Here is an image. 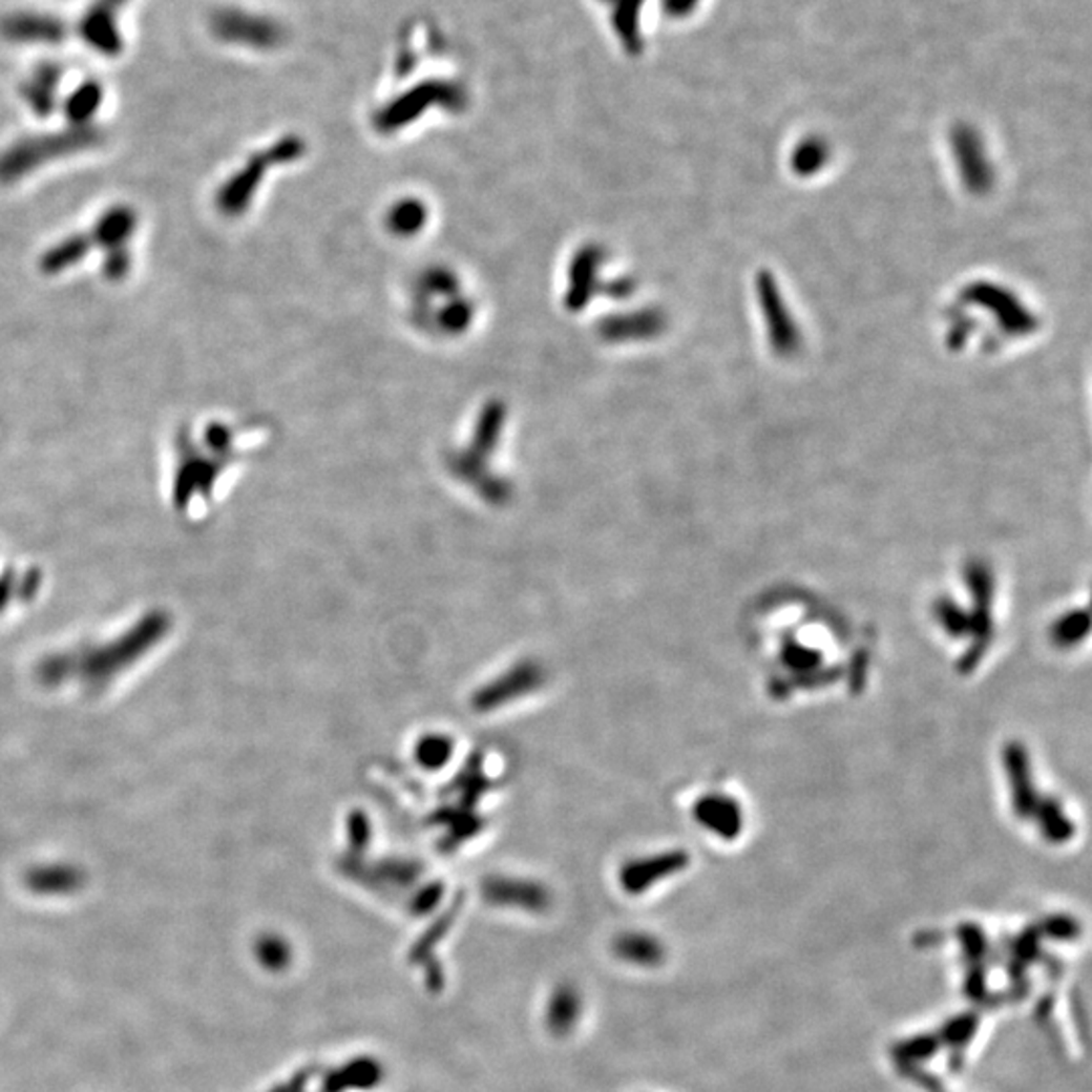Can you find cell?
<instances>
[{
	"instance_id": "e0dca14e",
	"label": "cell",
	"mask_w": 1092,
	"mask_h": 1092,
	"mask_svg": "<svg viewBox=\"0 0 1092 1092\" xmlns=\"http://www.w3.org/2000/svg\"><path fill=\"white\" fill-rule=\"evenodd\" d=\"M785 662L795 668V670H812L816 664H819V654L816 652H810L801 646H790L785 650Z\"/></svg>"
},
{
	"instance_id": "6da1fadb",
	"label": "cell",
	"mask_w": 1092,
	"mask_h": 1092,
	"mask_svg": "<svg viewBox=\"0 0 1092 1092\" xmlns=\"http://www.w3.org/2000/svg\"><path fill=\"white\" fill-rule=\"evenodd\" d=\"M128 0H96L83 15L80 33L83 41L104 55L122 51V35L118 30V10Z\"/></svg>"
},
{
	"instance_id": "9a60e30c",
	"label": "cell",
	"mask_w": 1092,
	"mask_h": 1092,
	"mask_svg": "<svg viewBox=\"0 0 1092 1092\" xmlns=\"http://www.w3.org/2000/svg\"><path fill=\"white\" fill-rule=\"evenodd\" d=\"M100 98H102V91L96 83H85L82 85L76 96H71L69 100V113L78 120L85 118L87 113H91L93 109L98 108L100 104Z\"/></svg>"
},
{
	"instance_id": "8fae6325",
	"label": "cell",
	"mask_w": 1092,
	"mask_h": 1092,
	"mask_svg": "<svg viewBox=\"0 0 1092 1092\" xmlns=\"http://www.w3.org/2000/svg\"><path fill=\"white\" fill-rule=\"evenodd\" d=\"M1042 832L1052 842H1066L1072 836V823L1066 819L1060 805L1054 799L1037 801L1036 812Z\"/></svg>"
},
{
	"instance_id": "7a4b0ae2",
	"label": "cell",
	"mask_w": 1092,
	"mask_h": 1092,
	"mask_svg": "<svg viewBox=\"0 0 1092 1092\" xmlns=\"http://www.w3.org/2000/svg\"><path fill=\"white\" fill-rule=\"evenodd\" d=\"M967 581H969V587H971V593H973V600H975V611L971 617V631L975 633V646L969 650V655L965 657V662L961 664L963 670H971L980 657H982L983 650L989 642V633H991V617H989V603H991V576L983 569L982 565H975L969 569L967 574Z\"/></svg>"
},
{
	"instance_id": "5b68a950",
	"label": "cell",
	"mask_w": 1092,
	"mask_h": 1092,
	"mask_svg": "<svg viewBox=\"0 0 1092 1092\" xmlns=\"http://www.w3.org/2000/svg\"><path fill=\"white\" fill-rule=\"evenodd\" d=\"M696 816L702 825H707L716 836L720 838H737L742 825V816L737 801L731 797H707L698 803Z\"/></svg>"
},
{
	"instance_id": "7c38bea8",
	"label": "cell",
	"mask_w": 1092,
	"mask_h": 1092,
	"mask_svg": "<svg viewBox=\"0 0 1092 1092\" xmlns=\"http://www.w3.org/2000/svg\"><path fill=\"white\" fill-rule=\"evenodd\" d=\"M1087 633H1089V613L1087 611H1072V613H1068L1065 620H1060L1052 629L1054 642L1058 646H1063V648L1074 646Z\"/></svg>"
},
{
	"instance_id": "52a82bcc",
	"label": "cell",
	"mask_w": 1092,
	"mask_h": 1092,
	"mask_svg": "<svg viewBox=\"0 0 1092 1092\" xmlns=\"http://www.w3.org/2000/svg\"><path fill=\"white\" fill-rule=\"evenodd\" d=\"M213 28L220 39L233 41V43H266L270 39V33L266 27L259 25L255 19H249L246 15L223 10L213 17Z\"/></svg>"
},
{
	"instance_id": "30bf717a",
	"label": "cell",
	"mask_w": 1092,
	"mask_h": 1092,
	"mask_svg": "<svg viewBox=\"0 0 1092 1092\" xmlns=\"http://www.w3.org/2000/svg\"><path fill=\"white\" fill-rule=\"evenodd\" d=\"M686 858L682 854H672V856H664L659 860H652L639 868H633L629 870L626 876V884H628L631 890H644L646 886H650L654 880L666 876V874L674 873L678 868H682Z\"/></svg>"
},
{
	"instance_id": "9c48e42d",
	"label": "cell",
	"mask_w": 1092,
	"mask_h": 1092,
	"mask_svg": "<svg viewBox=\"0 0 1092 1092\" xmlns=\"http://www.w3.org/2000/svg\"><path fill=\"white\" fill-rule=\"evenodd\" d=\"M381 1066L373 1060H358L353 1065L344 1066L336 1076L330 1080L332 1092L346 1091V1089H373L381 1080Z\"/></svg>"
},
{
	"instance_id": "4fadbf2b",
	"label": "cell",
	"mask_w": 1092,
	"mask_h": 1092,
	"mask_svg": "<svg viewBox=\"0 0 1092 1092\" xmlns=\"http://www.w3.org/2000/svg\"><path fill=\"white\" fill-rule=\"evenodd\" d=\"M59 82V69L54 65H43L41 71L35 76L33 83L28 85V98L39 111H45L49 106V98L55 85Z\"/></svg>"
},
{
	"instance_id": "8992f818",
	"label": "cell",
	"mask_w": 1092,
	"mask_h": 1092,
	"mask_svg": "<svg viewBox=\"0 0 1092 1092\" xmlns=\"http://www.w3.org/2000/svg\"><path fill=\"white\" fill-rule=\"evenodd\" d=\"M581 1011H583V1002H581L579 991L571 985H561L548 1002L546 1024H548L550 1032L556 1036H567L576 1026Z\"/></svg>"
},
{
	"instance_id": "5bb4252c",
	"label": "cell",
	"mask_w": 1092,
	"mask_h": 1092,
	"mask_svg": "<svg viewBox=\"0 0 1092 1092\" xmlns=\"http://www.w3.org/2000/svg\"><path fill=\"white\" fill-rule=\"evenodd\" d=\"M937 617L939 624L951 635H963L971 631V617L951 600H941L937 603Z\"/></svg>"
},
{
	"instance_id": "277c9868",
	"label": "cell",
	"mask_w": 1092,
	"mask_h": 1092,
	"mask_svg": "<svg viewBox=\"0 0 1092 1092\" xmlns=\"http://www.w3.org/2000/svg\"><path fill=\"white\" fill-rule=\"evenodd\" d=\"M1004 763H1006V771L1010 775L1011 790H1013V807H1015L1017 816H1022V818L1034 816L1037 807V795L1034 785H1032L1030 764H1028L1026 751L1020 744H1015V742L1008 744L1006 753H1004Z\"/></svg>"
},
{
	"instance_id": "3957f363",
	"label": "cell",
	"mask_w": 1092,
	"mask_h": 1092,
	"mask_svg": "<svg viewBox=\"0 0 1092 1092\" xmlns=\"http://www.w3.org/2000/svg\"><path fill=\"white\" fill-rule=\"evenodd\" d=\"M4 37L17 41V43H49L57 45L65 39L67 28L47 15H35V13H21L15 17H8L2 23Z\"/></svg>"
},
{
	"instance_id": "2e32d148",
	"label": "cell",
	"mask_w": 1092,
	"mask_h": 1092,
	"mask_svg": "<svg viewBox=\"0 0 1092 1092\" xmlns=\"http://www.w3.org/2000/svg\"><path fill=\"white\" fill-rule=\"evenodd\" d=\"M259 959H261V963H264L268 969L279 971V969H284V967L288 965V961H290V949H288L281 941H277V939H266V941L259 945Z\"/></svg>"
},
{
	"instance_id": "ba28073f",
	"label": "cell",
	"mask_w": 1092,
	"mask_h": 1092,
	"mask_svg": "<svg viewBox=\"0 0 1092 1092\" xmlns=\"http://www.w3.org/2000/svg\"><path fill=\"white\" fill-rule=\"evenodd\" d=\"M615 953L620 959L639 967H655L664 959L662 945L648 934H624L615 941Z\"/></svg>"
}]
</instances>
